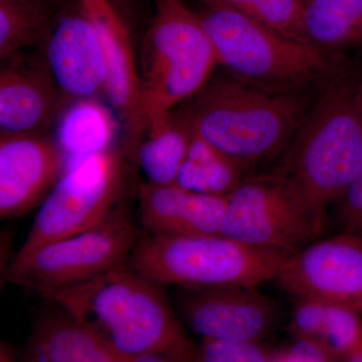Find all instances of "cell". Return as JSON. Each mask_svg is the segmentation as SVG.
Wrapping results in <instances>:
<instances>
[{
    "mask_svg": "<svg viewBox=\"0 0 362 362\" xmlns=\"http://www.w3.org/2000/svg\"><path fill=\"white\" fill-rule=\"evenodd\" d=\"M59 308L133 361H195L163 286L128 265L52 293Z\"/></svg>",
    "mask_w": 362,
    "mask_h": 362,
    "instance_id": "cell-1",
    "label": "cell"
},
{
    "mask_svg": "<svg viewBox=\"0 0 362 362\" xmlns=\"http://www.w3.org/2000/svg\"><path fill=\"white\" fill-rule=\"evenodd\" d=\"M185 121L194 134L240 168L278 153L305 118L303 98L240 78L209 81L195 95Z\"/></svg>",
    "mask_w": 362,
    "mask_h": 362,
    "instance_id": "cell-2",
    "label": "cell"
},
{
    "mask_svg": "<svg viewBox=\"0 0 362 362\" xmlns=\"http://www.w3.org/2000/svg\"><path fill=\"white\" fill-rule=\"evenodd\" d=\"M362 166V97L347 81L330 86L295 134L274 175L326 218Z\"/></svg>",
    "mask_w": 362,
    "mask_h": 362,
    "instance_id": "cell-3",
    "label": "cell"
},
{
    "mask_svg": "<svg viewBox=\"0 0 362 362\" xmlns=\"http://www.w3.org/2000/svg\"><path fill=\"white\" fill-rule=\"evenodd\" d=\"M288 254L225 235H141L128 267L162 286H256L273 280Z\"/></svg>",
    "mask_w": 362,
    "mask_h": 362,
    "instance_id": "cell-4",
    "label": "cell"
},
{
    "mask_svg": "<svg viewBox=\"0 0 362 362\" xmlns=\"http://www.w3.org/2000/svg\"><path fill=\"white\" fill-rule=\"evenodd\" d=\"M218 65L201 18L182 0H157L156 18L144 40L141 99L147 127L176 105L201 92Z\"/></svg>",
    "mask_w": 362,
    "mask_h": 362,
    "instance_id": "cell-5",
    "label": "cell"
},
{
    "mask_svg": "<svg viewBox=\"0 0 362 362\" xmlns=\"http://www.w3.org/2000/svg\"><path fill=\"white\" fill-rule=\"evenodd\" d=\"M209 6L199 18L218 65L233 77L268 89L291 90L327 68L320 49L311 42L274 32L232 7Z\"/></svg>",
    "mask_w": 362,
    "mask_h": 362,
    "instance_id": "cell-6",
    "label": "cell"
},
{
    "mask_svg": "<svg viewBox=\"0 0 362 362\" xmlns=\"http://www.w3.org/2000/svg\"><path fill=\"white\" fill-rule=\"evenodd\" d=\"M124 192L125 173L115 150L69 159L13 261L25 259L47 243L103 225L124 211Z\"/></svg>",
    "mask_w": 362,
    "mask_h": 362,
    "instance_id": "cell-7",
    "label": "cell"
},
{
    "mask_svg": "<svg viewBox=\"0 0 362 362\" xmlns=\"http://www.w3.org/2000/svg\"><path fill=\"white\" fill-rule=\"evenodd\" d=\"M141 235L123 211L103 225L47 243L25 259L11 262L6 278L47 298L127 265Z\"/></svg>",
    "mask_w": 362,
    "mask_h": 362,
    "instance_id": "cell-8",
    "label": "cell"
},
{
    "mask_svg": "<svg viewBox=\"0 0 362 362\" xmlns=\"http://www.w3.org/2000/svg\"><path fill=\"white\" fill-rule=\"evenodd\" d=\"M325 221L273 173L243 181L228 195L221 233L250 246L291 255L313 243Z\"/></svg>",
    "mask_w": 362,
    "mask_h": 362,
    "instance_id": "cell-9",
    "label": "cell"
},
{
    "mask_svg": "<svg viewBox=\"0 0 362 362\" xmlns=\"http://www.w3.org/2000/svg\"><path fill=\"white\" fill-rule=\"evenodd\" d=\"M276 280L297 298H315L362 311V239L345 232L288 255Z\"/></svg>",
    "mask_w": 362,
    "mask_h": 362,
    "instance_id": "cell-10",
    "label": "cell"
},
{
    "mask_svg": "<svg viewBox=\"0 0 362 362\" xmlns=\"http://www.w3.org/2000/svg\"><path fill=\"white\" fill-rule=\"evenodd\" d=\"M181 289V315L202 338L263 341L280 319L277 302L256 286Z\"/></svg>",
    "mask_w": 362,
    "mask_h": 362,
    "instance_id": "cell-11",
    "label": "cell"
},
{
    "mask_svg": "<svg viewBox=\"0 0 362 362\" xmlns=\"http://www.w3.org/2000/svg\"><path fill=\"white\" fill-rule=\"evenodd\" d=\"M78 2L101 42L107 66L104 93L125 123L126 152L135 163L147 124L143 115L140 71L129 32L110 0Z\"/></svg>",
    "mask_w": 362,
    "mask_h": 362,
    "instance_id": "cell-12",
    "label": "cell"
},
{
    "mask_svg": "<svg viewBox=\"0 0 362 362\" xmlns=\"http://www.w3.org/2000/svg\"><path fill=\"white\" fill-rule=\"evenodd\" d=\"M66 162L56 140L42 133L0 135L1 220L40 206L63 175Z\"/></svg>",
    "mask_w": 362,
    "mask_h": 362,
    "instance_id": "cell-13",
    "label": "cell"
},
{
    "mask_svg": "<svg viewBox=\"0 0 362 362\" xmlns=\"http://www.w3.org/2000/svg\"><path fill=\"white\" fill-rule=\"evenodd\" d=\"M45 47L49 73L64 96L86 99L105 92L103 49L94 26L81 8L54 23Z\"/></svg>",
    "mask_w": 362,
    "mask_h": 362,
    "instance_id": "cell-14",
    "label": "cell"
},
{
    "mask_svg": "<svg viewBox=\"0 0 362 362\" xmlns=\"http://www.w3.org/2000/svg\"><path fill=\"white\" fill-rule=\"evenodd\" d=\"M228 195L199 194L176 183H146L139 189L143 228L152 235H223Z\"/></svg>",
    "mask_w": 362,
    "mask_h": 362,
    "instance_id": "cell-15",
    "label": "cell"
},
{
    "mask_svg": "<svg viewBox=\"0 0 362 362\" xmlns=\"http://www.w3.org/2000/svg\"><path fill=\"white\" fill-rule=\"evenodd\" d=\"M59 95L51 74L8 62L0 71V135L44 132L59 113Z\"/></svg>",
    "mask_w": 362,
    "mask_h": 362,
    "instance_id": "cell-16",
    "label": "cell"
},
{
    "mask_svg": "<svg viewBox=\"0 0 362 362\" xmlns=\"http://www.w3.org/2000/svg\"><path fill=\"white\" fill-rule=\"evenodd\" d=\"M61 309L40 317L21 361L26 362H130L97 333Z\"/></svg>",
    "mask_w": 362,
    "mask_h": 362,
    "instance_id": "cell-17",
    "label": "cell"
},
{
    "mask_svg": "<svg viewBox=\"0 0 362 362\" xmlns=\"http://www.w3.org/2000/svg\"><path fill=\"white\" fill-rule=\"evenodd\" d=\"M289 331L293 338H310L323 343L342 361L361 339L362 323L356 309L315 298L299 297Z\"/></svg>",
    "mask_w": 362,
    "mask_h": 362,
    "instance_id": "cell-18",
    "label": "cell"
},
{
    "mask_svg": "<svg viewBox=\"0 0 362 362\" xmlns=\"http://www.w3.org/2000/svg\"><path fill=\"white\" fill-rule=\"evenodd\" d=\"M117 122L110 109L94 98L75 100L59 116L56 141L66 160L113 149Z\"/></svg>",
    "mask_w": 362,
    "mask_h": 362,
    "instance_id": "cell-19",
    "label": "cell"
},
{
    "mask_svg": "<svg viewBox=\"0 0 362 362\" xmlns=\"http://www.w3.org/2000/svg\"><path fill=\"white\" fill-rule=\"evenodd\" d=\"M145 134L146 138L138 148L135 163L149 183H175L192 139L187 121L177 120L169 113L150 121Z\"/></svg>",
    "mask_w": 362,
    "mask_h": 362,
    "instance_id": "cell-20",
    "label": "cell"
},
{
    "mask_svg": "<svg viewBox=\"0 0 362 362\" xmlns=\"http://www.w3.org/2000/svg\"><path fill=\"white\" fill-rule=\"evenodd\" d=\"M301 32L319 49L362 45V0H308Z\"/></svg>",
    "mask_w": 362,
    "mask_h": 362,
    "instance_id": "cell-21",
    "label": "cell"
},
{
    "mask_svg": "<svg viewBox=\"0 0 362 362\" xmlns=\"http://www.w3.org/2000/svg\"><path fill=\"white\" fill-rule=\"evenodd\" d=\"M49 7L40 0H0V58H20L21 52L45 44L52 32Z\"/></svg>",
    "mask_w": 362,
    "mask_h": 362,
    "instance_id": "cell-22",
    "label": "cell"
},
{
    "mask_svg": "<svg viewBox=\"0 0 362 362\" xmlns=\"http://www.w3.org/2000/svg\"><path fill=\"white\" fill-rule=\"evenodd\" d=\"M242 170L232 159L192 133L187 159L175 183L199 194L228 195L243 182Z\"/></svg>",
    "mask_w": 362,
    "mask_h": 362,
    "instance_id": "cell-23",
    "label": "cell"
},
{
    "mask_svg": "<svg viewBox=\"0 0 362 362\" xmlns=\"http://www.w3.org/2000/svg\"><path fill=\"white\" fill-rule=\"evenodd\" d=\"M273 347L263 341L202 338L197 346L195 361L272 362Z\"/></svg>",
    "mask_w": 362,
    "mask_h": 362,
    "instance_id": "cell-24",
    "label": "cell"
},
{
    "mask_svg": "<svg viewBox=\"0 0 362 362\" xmlns=\"http://www.w3.org/2000/svg\"><path fill=\"white\" fill-rule=\"evenodd\" d=\"M307 0H262L247 14L262 25L292 39L302 40V16Z\"/></svg>",
    "mask_w": 362,
    "mask_h": 362,
    "instance_id": "cell-25",
    "label": "cell"
},
{
    "mask_svg": "<svg viewBox=\"0 0 362 362\" xmlns=\"http://www.w3.org/2000/svg\"><path fill=\"white\" fill-rule=\"evenodd\" d=\"M339 358L323 343L310 338H293V341L273 347L272 362H331Z\"/></svg>",
    "mask_w": 362,
    "mask_h": 362,
    "instance_id": "cell-26",
    "label": "cell"
},
{
    "mask_svg": "<svg viewBox=\"0 0 362 362\" xmlns=\"http://www.w3.org/2000/svg\"><path fill=\"white\" fill-rule=\"evenodd\" d=\"M341 199L340 216L346 232L362 239V166Z\"/></svg>",
    "mask_w": 362,
    "mask_h": 362,
    "instance_id": "cell-27",
    "label": "cell"
},
{
    "mask_svg": "<svg viewBox=\"0 0 362 362\" xmlns=\"http://www.w3.org/2000/svg\"><path fill=\"white\" fill-rule=\"evenodd\" d=\"M209 4H220L232 7V8L238 9V11L247 13L252 6L261 2L262 0H204Z\"/></svg>",
    "mask_w": 362,
    "mask_h": 362,
    "instance_id": "cell-28",
    "label": "cell"
},
{
    "mask_svg": "<svg viewBox=\"0 0 362 362\" xmlns=\"http://www.w3.org/2000/svg\"><path fill=\"white\" fill-rule=\"evenodd\" d=\"M342 361L362 362V338L346 354H345Z\"/></svg>",
    "mask_w": 362,
    "mask_h": 362,
    "instance_id": "cell-29",
    "label": "cell"
},
{
    "mask_svg": "<svg viewBox=\"0 0 362 362\" xmlns=\"http://www.w3.org/2000/svg\"><path fill=\"white\" fill-rule=\"evenodd\" d=\"M40 1L45 2V4H52V2H58L59 0H40Z\"/></svg>",
    "mask_w": 362,
    "mask_h": 362,
    "instance_id": "cell-30",
    "label": "cell"
},
{
    "mask_svg": "<svg viewBox=\"0 0 362 362\" xmlns=\"http://www.w3.org/2000/svg\"><path fill=\"white\" fill-rule=\"evenodd\" d=\"M359 92H361V97H362V86L361 88H359Z\"/></svg>",
    "mask_w": 362,
    "mask_h": 362,
    "instance_id": "cell-31",
    "label": "cell"
},
{
    "mask_svg": "<svg viewBox=\"0 0 362 362\" xmlns=\"http://www.w3.org/2000/svg\"><path fill=\"white\" fill-rule=\"evenodd\" d=\"M307 1H308V0H307Z\"/></svg>",
    "mask_w": 362,
    "mask_h": 362,
    "instance_id": "cell-32",
    "label": "cell"
}]
</instances>
